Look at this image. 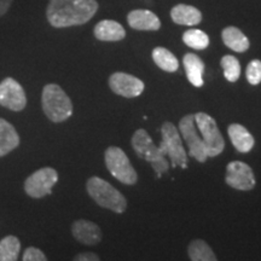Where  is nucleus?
Wrapping results in <instances>:
<instances>
[{
    "label": "nucleus",
    "mask_w": 261,
    "mask_h": 261,
    "mask_svg": "<svg viewBox=\"0 0 261 261\" xmlns=\"http://www.w3.org/2000/svg\"><path fill=\"white\" fill-rule=\"evenodd\" d=\"M96 0H50L46 10L48 23L55 28L81 25L96 15Z\"/></svg>",
    "instance_id": "f257e3e1"
},
{
    "label": "nucleus",
    "mask_w": 261,
    "mask_h": 261,
    "mask_svg": "<svg viewBox=\"0 0 261 261\" xmlns=\"http://www.w3.org/2000/svg\"><path fill=\"white\" fill-rule=\"evenodd\" d=\"M41 106L45 115L52 122H63L73 114L70 98L57 84H48L41 94Z\"/></svg>",
    "instance_id": "f03ea898"
},
{
    "label": "nucleus",
    "mask_w": 261,
    "mask_h": 261,
    "mask_svg": "<svg viewBox=\"0 0 261 261\" xmlns=\"http://www.w3.org/2000/svg\"><path fill=\"white\" fill-rule=\"evenodd\" d=\"M86 189L93 201L100 207L115 212L117 214H121L126 211L127 201L125 196L104 179L98 177L90 178L87 180Z\"/></svg>",
    "instance_id": "7ed1b4c3"
},
{
    "label": "nucleus",
    "mask_w": 261,
    "mask_h": 261,
    "mask_svg": "<svg viewBox=\"0 0 261 261\" xmlns=\"http://www.w3.org/2000/svg\"><path fill=\"white\" fill-rule=\"evenodd\" d=\"M132 146L140 159L151 163L152 168L159 177H161L163 173L168 172L169 165L167 156L163 155L159 146L154 144L151 137L145 129L140 128L136 130L132 137Z\"/></svg>",
    "instance_id": "20e7f679"
},
{
    "label": "nucleus",
    "mask_w": 261,
    "mask_h": 261,
    "mask_svg": "<svg viewBox=\"0 0 261 261\" xmlns=\"http://www.w3.org/2000/svg\"><path fill=\"white\" fill-rule=\"evenodd\" d=\"M161 135L162 140L159 148L163 155L168 156L173 167L187 168L189 160L177 127L169 121L165 122L162 125Z\"/></svg>",
    "instance_id": "39448f33"
},
{
    "label": "nucleus",
    "mask_w": 261,
    "mask_h": 261,
    "mask_svg": "<svg viewBox=\"0 0 261 261\" xmlns=\"http://www.w3.org/2000/svg\"><path fill=\"white\" fill-rule=\"evenodd\" d=\"M194 116L196 126L202 135L208 158H215L220 155L225 149V140L218 128L215 120L211 115L202 112L195 114Z\"/></svg>",
    "instance_id": "423d86ee"
},
{
    "label": "nucleus",
    "mask_w": 261,
    "mask_h": 261,
    "mask_svg": "<svg viewBox=\"0 0 261 261\" xmlns=\"http://www.w3.org/2000/svg\"><path fill=\"white\" fill-rule=\"evenodd\" d=\"M106 165L114 178L126 185H135L138 180L136 169L122 149L110 146L106 150Z\"/></svg>",
    "instance_id": "0eeeda50"
},
{
    "label": "nucleus",
    "mask_w": 261,
    "mask_h": 261,
    "mask_svg": "<svg viewBox=\"0 0 261 261\" xmlns=\"http://www.w3.org/2000/svg\"><path fill=\"white\" fill-rule=\"evenodd\" d=\"M58 180V173L51 167L38 169L25 179L24 191L33 198H41L50 195L52 188Z\"/></svg>",
    "instance_id": "6e6552de"
},
{
    "label": "nucleus",
    "mask_w": 261,
    "mask_h": 261,
    "mask_svg": "<svg viewBox=\"0 0 261 261\" xmlns=\"http://www.w3.org/2000/svg\"><path fill=\"white\" fill-rule=\"evenodd\" d=\"M179 130H180L182 138L187 143L189 148V154L197 160L198 162L203 163L207 161V152H205L203 139L197 135L195 126V116L192 114L184 116L179 122Z\"/></svg>",
    "instance_id": "1a4fd4ad"
},
{
    "label": "nucleus",
    "mask_w": 261,
    "mask_h": 261,
    "mask_svg": "<svg viewBox=\"0 0 261 261\" xmlns=\"http://www.w3.org/2000/svg\"><path fill=\"white\" fill-rule=\"evenodd\" d=\"M225 181L228 187L241 191H249L256 184L253 169L247 163L241 161L230 162L226 167Z\"/></svg>",
    "instance_id": "9d476101"
},
{
    "label": "nucleus",
    "mask_w": 261,
    "mask_h": 261,
    "mask_svg": "<svg viewBox=\"0 0 261 261\" xmlns=\"http://www.w3.org/2000/svg\"><path fill=\"white\" fill-rule=\"evenodd\" d=\"M0 106L12 112H21L27 106L23 87L12 77H6L0 83Z\"/></svg>",
    "instance_id": "9b49d317"
},
{
    "label": "nucleus",
    "mask_w": 261,
    "mask_h": 261,
    "mask_svg": "<svg viewBox=\"0 0 261 261\" xmlns=\"http://www.w3.org/2000/svg\"><path fill=\"white\" fill-rule=\"evenodd\" d=\"M109 86L114 93L126 98H135L144 91V83L133 75L117 71L109 77Z\"/></svg>",
    "instance_id": "f8f14e48"
},
{
    "label": "nucleus",
    "mask_w": 261,
    "mask_h": 261,
    "mask_svg": "<svg viewBox=\"0 0 261 261\" xmlns=\"http://www.w3.org/2000/svg\"><path fill=\"white\" fill-rule=\"evenodd\" d=\"M71 232L77 242L86 244V246H94L102 241V231L97 224L89 220H76L71 225Z\"/></svg>",
    "instance_id": "ddd939ff"
},
{
    "label": "nucleus",
    "mask_w": 261,
    "mask_h": 261,
    "mask_svg": "<svg viewBox=\"0 0 261 261\" xmlns=\"http://www.w3.org/2000/svg\"><path fill=\"white\" fill-rule=\"evenodd\" d=\"M127 22L137 31H159L161 27L158 16L149 10H133L127 16Z\"/></svg>",
    "instance_id": "4468645a"
},
{
    "label": "nucleus",
    "mask_w": 261,
    "mask_h": 261,
    "mask_svg": "<svg viewBox=\"0 0 261 261\" xmlns=\"http://www.w3.org/2000/svg\"><path fill=\"white\" fill-rule=\"evenodd\" d=\"M94 37L100 41H120L126 37V31L119 22L103 19L94 27Z\"/></svg>",
    "instance_id": "2eb2a0df"
},
{
    "label": "nucleus",
    "mask_w": 261,
    "mask_h": 261,
    "mask_svg": "<svg viewBox=\"0 0 261 261\" xmlns=\"http://www.w3.org/2000/svg\"><path fill=\"white\" fill-rule=\"evenodd\" d=\"M227 133L232 145L240 152H249L255 144L254 137L250 135L249 130L240 123H232L228 126Z\"/></svg>",
    "instance_id": "dca6fc26"
},
{
    "label": "nucleus",
    "mask_w": 261,
    "mask_h": 261,
    "mask_svg": "<svg viewBox=\"0 0 261 261\" xmlns=\"http://www.w3.org/2000/svg\"><path fill=\"white\" fill-rule=\"evenodd\" d=\"M19 145V136L14 126L0 119V158L8 155Z\"/></svg>",
    "instance_id": "f3484780"
},
{
    "label": "nucleus",
    "mask_w": 261,
    "mask_h": 261,
    "mask_svg": "<svg viewBox=\"0 0 261 261\" xmlns=\"http://www.w3.org/2000/svg\"><path fill=\"white\" fill-rule=\"evenodd\" d=\"M185 71H187L188 80L194 85L195 87L203 86V71L204 63L197 55L187 54L182 58Z\"/></svg>",
    "instance_id": "a211bd4d"
},
{
    "label": "nucleus",
    "mask_w": 261,
    "mask_h": 261,
    "mask_svg": "<svg viewBox=\"0 0 261 261\" xmlns=\"http://www.w3.org/2000/svg\"><path fill=\"white\" fill-rule=\"evenodd\" d=\"M173 22L180 25H196L202 21V14L191 5L179 4L171 10Z\"/></svg>",
    "instance_id": "6ab92c4d"
},
{
    "label": "nucleus",
    "mask_w": 261,
    "mask_h": 261,
    "mask_svg": "<svg viewBox=\"0 0 261 261\" xmlns=\"http://www.w3.org/2000/svg\"><path fill=\"white\" fill-rule=\"evenodd\" d=\"M224 44L234 52H246L249 48V40L243 32L236 27H227L221 33Z\"/></svg>",
    "instance_id": "aec40b11"
},
{
    "label": "nucleus",
    "mask_w": 261,
    "mask_h": 261,
    "mask_svg": "<svg viewBox=\"0 0 261 261\" xmlns=\"http://www.w3.org/2000/svg\"><path fill=\"white\" fill-rule=\"evenodd\" d=\"M152 60H154L155 64L159 68H161L165 71H168V73H174L179 68V62L177 57L165 47L154 48V51H152Z\"/></svg>",
    "instance_id": "412c9836"
},
{
    "label": "nucleus",
    "mask_w": 261,
    "mask_h": 261,
    "mask_svg": "<svg viewBox=\"0 0 261 261\" xmlns=\"http://www.w3.org/2000/svg\"><path fill=\"white\" fill-rule=\"evenodd\" d=\"M189 256L192 261H217L218 257L212 248L202 240H194L189 244Z\"/></svg>",
    "instance_id": "4be33fe9"
},
{
    "label": "nucleus",
    "mask_w": 261,
    "mask_h": 261,
    "mask_svg": "<svg viewBox=\"0 0 261 261\" xmlns=\"http://www.w3.org/2000/svg\"><path fill=\"white\" fill-rule=\"evenodd\" d=\"M21 242L16 236H6L0 241V261H15L18 259Z\"/></svg>",
    "instance_id": "5701e85b"
},
{
    "label": "nucleus",
    "mask_w": 261,
    "mask_h": 261,
    "mask_svg": "<svg viewBox=\"0 0 261 261\" xmlns=\"http://www.w3.org/2000/svg\"><path fill=\"white\" fill-rule=\"evenodd\" d=\"M182 41L189 47L195 48V50H204L210 45L208 35L200 29H189L182 35Z\"/></svg>",
    "instance_id": "b1692460"
},
{
    "label": "nucleus",
    "mask_w": 261,
    "mask_h": 261,
    "mask_svg": "<svg viewBox=\"0 0 261 261\" xmlns=\"http://www.w3.org/2000/svg\"><path fill=\"white\" fill-rule=\"evenodd\" d=\"M220 65L224 70V76L225 79L230 83H236L240 79L241 75V64L240 61L237 60L234 56L231 55H226L221 58Z\"/></svg>",
    "instance_id": "393cba45"
},
{
    "label": "nucleus",
    "mask_w": 261,
    "mask_h": 261,
    "mask_svg": "<svg viewBox=\"0 0 261 261\" xmlns=\"http://www.w3.org/2000/svg\"><path fill=\"white\" fill-rule=\"evenodd\" d=\"M246 76L250 85H259L261 83V61L254 60L248 64Z\"/></svg>",
    "instance_id": "a878e982"
},
{
    "label": "nucleus",
    "mask_w": 261,
    "mask_h": 261,
    "mask_svg": "<svg viewBox=\"0 0 261 261\" xmlns=\"http://www.w3.org/2000/svg\"><path fill=\"white\" fill-rule=\"evenodd\" d=\"M22 260L23 261H45L46 260V256H45V254L42 253L40 249H38V248L29 247L25 249V252L23 253Z\"/></svg>",
    "instance_id": "bb28decb"
},
{
    "label": "nucleus",
    "mask_w": 261,
    "mask_h": 261,
    "mask_svg": "<svg viewBox=\"0 0 261 261\" xmlns=\"http://www.w3.org/2000/svg\"><path fill=\"white\" fill-rule=\"evenodd\" d=\"M75 260L77 261H98L99 256L94 253H81L75 256Z\"/></svg>",
    "instance_id": "cd10ccee"
},
{
    "label": "nucleus",
    "mask_w": 261,
    "mask_h": 261,
    "mask_svg": "<svg viewBox=\"0 0 261 261\" xmlns=\"http://www.w3.org/2000/svg\"><path fill=\"white\" fill-rule=\"evenodd\" d=\"M12 0H0V17L4 16L11 6Z\"/></svg>",
    "instance_id": "c85d7f7f"
}]
</instances>
